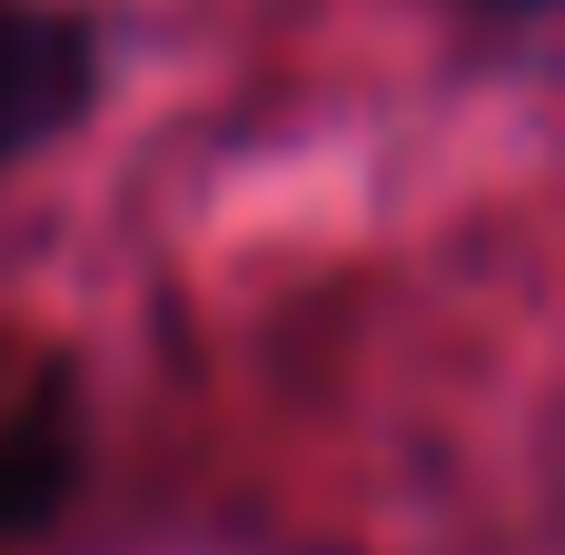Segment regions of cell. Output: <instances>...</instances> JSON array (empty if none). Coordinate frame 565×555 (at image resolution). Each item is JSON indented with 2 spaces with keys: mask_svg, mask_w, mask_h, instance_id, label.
Returning <instances> with one entry per match:
<instances>
[{
  "mask_svg": "<svg viewBox=\"0 0 565 555\" xmlns=\"http://www.w3.org/2000/svg\"><path fill=\"white\" fill-rule=\"evenodd\" d=\"M99 99V20L70 0H0V169L50 149Z\"/></svg>",
  "mask_w": 565,
  "mask_h": 555,
  "instance_id": "1",
  "label": "cell"
},
{
  "mask_svg": "<svg viewBox=\"0 0 565 555\" xmlns=\"http://www.w3.org/2000/svg\"><path fill=\"white\" fill-rule=\"evenodd\" d=\"M79 477V437H70V407H20L0 417V536H30L60 516Z\"/></svg>",
  "mask_w": 565,
  "mask_h": 555,
  "instance_id": "2",
  "label": "cell"
},
{
  "mask_svg": "<svg viewBox=\"0 0 565 555\" xmlns=\"http://www.w3.org/2000/svg\"><path fill=\"white\" fill-rule=\"evenodd\" d=\"M467 10H477V20H497V30H536L556 0H467Z\"/></svg>",
  "mask_w": 565,
  "mask_h": 555,
  "instance_id": "3",
  "label": "cell"
}]
</instances>
